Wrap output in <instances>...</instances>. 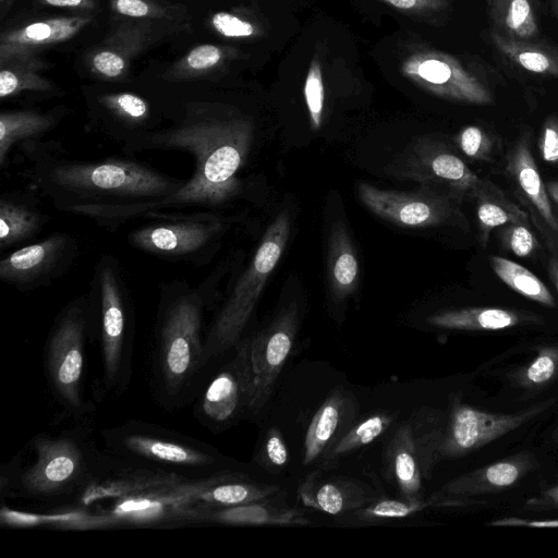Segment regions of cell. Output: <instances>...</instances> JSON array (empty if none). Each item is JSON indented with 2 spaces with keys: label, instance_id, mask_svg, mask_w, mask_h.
Wrapping results in <instances>:
<instances>
[{
  "label": "cell",
  "instance_id": "obj_1",
  "mask_svg": "<svg viewBox=\"0 0 558 558\" xmlns=\"http://www.w3.org/2000/svg\"><path fill=\"white\" fill-rule=\"evenodd\" d=\"M26 180L52 206L117 231L130 220L161 211L187 179L168 175L141 160L74 158L59 142L34 141L19 146Z\"/></svg>",
  "mask_w": 558,
  "mask_h": 558
},
{
  "label": "cell",
  "instance_id": "obj_2",
  "mask_svg": "<svg viewBox=\"0 0 558 558\" xmlns=\"http://www.w3.org/2000/svg\"><path fill=\"white\" fill-rule=\"evenodd\" d=\"M255 135L251 118L215 105L189 104L172 125L160 128L122 149L126 155L180 150L193 158L185 185L161 211H222L244 191L241 172Z\"/></svg>",
  "mask_w": 558,
  "mask_h": 558
},
{
  "label": "cell",
  "instance_id": "obj_3",
  "mask_svg": "<svg viewBox=\"0 0 558 558\" xmlns=\"http://www.w3.org/2000/svg\"><path fill=\"white\" fill-rule=\"evenodd\" d=\"M210 307L199 284L175 279L160 286L154 367L166 401L183 398L203 371L205 312Z\"/></svg>",
  "mask_w": 558,
  "mask_h": 558
},
{
  "label": "cell",
  "instance_id": "obj_4",
  "mask_svg": "<svg viewBox=\"0 0 558 558\" xmlns=\"http://www.w3.org/2000/svg\"><path fill=\"white\" fill-rule=\"evenodd\" d=\"M290 234V216L281 211L266 228L244 270L220 301L206 329L203 369L240 342L266 282L278 265Z\"/></svg>",
  "mask_w": 558,
  "mask_h": 558
},
{
  "label": "cell",
  "instance_id": "obj_5",
  "mask_svg": "<svg viewBox=\"0 0 558 558\" xmlns=\"http://www.w3.org/2000/svg\"><path fill=\"white\" fill-rule=\"evenodd\" d=\"M94 326L99 331L104 386L122 392L131 377L135 312L120 260L110 254L100 256L89 284Z\"/></svg>",
  "mask_w": 558,
  "mask_h": 558
},
{
  "label": "cell",
  "instance_id": "obj_6",
  "mask_svg": "<svg viewBox=\"0 0 558 558\" xmlns=\"http://www.w3.org/2000/svg\"><path fill=\"white\" fill-rule=\"evenodd\" d=\"M29 447L35 461L16 469L2 485L9 494L36 500H53L76 495L89 482L101 461L80 434L38 435Z\"/></svg>",
  "mask_w": 558,
  "mask_h": 558
},
{
  "label": "cell",
  "instance_id": "obj_7",
  "mask_svg": "<svg viewBox=\"0 0 558 558\" xmlns=\"http://www.w3.org/2000/svg\"><path fill=\"white\" fill-rule=\"evenodd\" d=\"M147 221L126 234V242L137 251L170 263L195 267L208 264L232 225L222 211H154Z\"/></svg>",
  "mask_w": 558,
  "mask_h": 558
},
{
  "label": "cell",
  "instance_id": "obj_8",
  "mask_svg": "<svg viewBox=\"0 0 558 558\" xmlns=\"http://www.w3.org/2000/svg\"><path fill=\"white\" fill-rule=\"evenodd\" d=\"M101 437L110 454L124 462L189 475L220 472V457L209 446L159 426L132 421L102 430Z\"/></svg>",
  "mask_w": 558,
  "mask_h": 558
},
{
  "label": "cell",
  "instance_id": "obj_9",
  "mask_svg": "<svg viewBox=\"0 0 558 558\" xmlns=\"http://www.w3.org/2000/svg\"><path fill=\"white\" fill-rule=\"evenodd\" d=\"M94 327L88 293L69 301L58 313L46 345V371L51 389L59 402L72 413L84 409L83 377L85 343Z\"/></svg>",
  "mask_w": 558,
  "mask_h": 558
},
{
  "label": "cell",
  "instance_id": "obj_10",
  "mask_svg": "<svg viewBox=\"0 0 558 558\" xmlns=\"http://www.w3.org/2000/svg\"><path fill=\"white\" fill-rule=\"evenodd\" d=\"M397 180L414 181L473 201L493 187L477 175L445 142L430 136L413 140L384 170Z\"/></svg>",
  "mask_w": 558,
  "mask_h": 558
},
{
  "label": "cell",
  "instance_id": "obj_11",
  "mask_svg": "<svg viewBox=\"0 0 558 558\" xmlns=\"http://www.w3.org/2000/svg\"><path fill=\"white\" fill-rule=\"evenodd\" d=\"M223 471L208 475H186L92 511L104 515L108 527L199 522L197 499Z\"/></svg>",
  "mask_w": 558,
  "mask_h": 558
},
{
  "label": "cell",
  "instance_id": "obj_12",
  "mask_svg": "<svg viewBox=\"0 0 558 558\" xmlns=\"http://www.w3.org/2000/svg\"><path fill=\"white\" fill-rule=\"evenodd\" d=\"M357 194L369 211L397 226H451L469 230V222L462 210L463 201L438 187L420 184L417 190L404 192L361 182Z\"/></svg>",
  "mask_w": 558,
  "mask_h": 558
},
{
  "label": "cell",
  "instance_id": "obj_13",
  "mask_svg": "<svg viewBox=\"0 0 558 558\" xmlns=\"http://www.w3.org/2000/svg\"><path fill=\"white\" fill-rule=\"evenodd\" d=\"M401 72L421 88L450 101L476 106L494 102L486 75L444 51L413 53L402 62Z\"/></svg>",
  "mask_w": 558,
  "mask_h": 558
},
{
  "label": "cell",
  "instance_id": "obj_14",
  "mask_svg": "<svg viewBox=\"0 0 558 558\" xmlns=\"http://www.w3.org/2000/svg\"><path fill=\"white\" fill-rule=\"evenodd\" d=\"M442 432L438 418L415 417L402 424L391 438L387 466L403 498H422L423 480L428 478L439 461Z\"/></svg>",
  "mask_w": 558,
  "mask_h": 558
},
{
  "label": "cell",
  "instance_id": "obj_15",
  "mask_svg": "<svg viewBox=\"0 0 558 558\" xmlns=\"http://www.w3.org/2000/svg\"><path fill=\"white\" fill-rule=\"evenodd\" d=\"M556 402L546 399L518 413H492L454 402L444 426L439 460L469 454L534 420Z\"/></svg>",
  "mask_w": 558,
  "mask_h": 558
},
{
  "label": "cell",
  "instance_id": "obj_16",
  "mask_svg": "<svg viewBox=\"0 0 558 558\" xmlns=\"http://www.w3.org/2000/svg\"><path fill=\"white\" fill-rule=\"evenodd\" d=\"M80 253L78 241L66 232L46 238L11 251L0 260V280L21 292L52 284L74 264Z\"/></svg>",
  "mask_w": 558,
  "mask_h": 558
},
{
  "label": "cell",
  "instance_id": "obj_17",
  "mask_svg": "<svg viewBox=\"0 0 558 558\" xmlns=\"http://www.w3.org/2000/svg\"><path fill=\"white\" fill-rule=\"evenodd\" d=\"M531 131L521 128L506 156L505 172L514 197L541 234L551 256L558 258V217L532 154Z\"/></svg>",
  "mask_w": 558,
  "mask_h": 558
},
{
  "label": "cell",
  "instance_id": "obj_18",
  "mask_svg": "<svg viewBox=\"0 0 558 558\" xmlns=\"http://www.w3.org/2000/svg\"><path fill=\"white\" fill-rule=\"evenodd\" d=\"M252 387L250 339L246 337L234 347L233 356L201 392L195 405L198 421L213 430L227 426L243 410H248Z\"/></svg>",
  "mask_w": 558,
  "mask_h": 558
},
{
  "label": "cell",
  "instance_id": "obj_19",
  "mask_svg": "<svg viewBox=\"0 0 558 558\" xmlns=\"http://www.w3.org/2000/svg\"><path fill=\"white\" fill-rule=\"evenodd\" d=\"M298 327L299 310L291 303L267 327L248 337L253 373L250 412L258 413L269 401L292 351Z\"/></svg>",
  "mask_w": 558,
  "mask_h": 558
},
{
  "label": "cell",
  "instance_id": "obj_20",
  "mask_svg": "<svg viewBox=\"0 0 558 558\" xmlns=\"http://www.w3.org/2000/svg\"><path fill=\"white\" fill-rule=\"evenodd\" d=\"M94 128L121 148L158 130L147 99L131 92L100 94L95 98Z\"/></svg>",
  "mask_w": 558,
  "mask_h": 558
},
{
  "label": "cell",
  "instance_id": "obj_21",
  "mask_svg": "<svg viewBox=\"0 0 558 558\" xmlns=\"http://www.w3.org/2000/svg\"><path fill=\"white\" fill-rule=\"evenodd\" d=\"M92 20L90 15L57 16L8 29L0 36V64L37 59L39 51L73 38Z\"/></svg>",
  "mask_w": 558,
  "mask_h": 558
},
{
  "label": "cell",
  "instance_id": "obj_22",
  "mask_svg": "<svg viewBox=\"0 0 558 558\" xmlns=\"http://www.w3.org/2000/svg\"><path fill=\"white\" fill-rule=\"evenodd\" d=\"M123 22L94 50L88 59L90 70L102 80H120L125 76L131 60L156 36L159 20Z\"/></svg>",
  "mask_w": 558,
  "mask_h": 558
},
{
  "label": "cell",
  "instance_id": "obj_23",
  "mask_svg": "<svg viewBox=\"0 0 558 558\" xmlns=\"http://www.w3.org/2000/svg\"><path fill=\"white\" fill-rule=\"evenodd\" d=\"M529 452H519L494 463L462 474L441 486L436 494L471 499L472 497L498 493L518 484L535 466Z\"/></svg>",
  "mask_w": 558,
  "mask_h": 558
},
{
  "label": "cell",
  "instance_id": "obj_24",
  "mask_svg": "<svg viewBox=\"0 0 558 558\" xmlns=\"http://www.w3.org/2000/svg\"><path fill=\"white\" fill-rule=\"evenodd\" d=\"M51 217L35 193L7 191L0 195V250L2 253L28 243L44 230Z\"/></svg>",
  "mask_w": 558,
  "mask_h": 558
},
{
  "label": "cell",
  "instance_id": "obj_25",
  "mask_svg": "<svg viewBox=\"0 0 558 558\" xmlns=\"http://www.w3.org/2000/svg\"><path fill=\"white\" fill-rule=\"evenodd\" d=\"M426 322L434 327L460 331H496L542 324L534 313L513 308L480 306L446 310L432 314Z\"/></svg>",
  "mask_w": 558,
  "mask_h": 558
},
{
  "label": "cell",
  "instance_id": "obj_26",
  "mask_svg": "<svg viewBox=\"0 0 558 558\" xmlns=\"http://www.w3.org/2000/svg\"><path fill=\"white\" fill-rule=\"evenodd\" d=\"M65 114L63 108L50 111L35 109L3 110L0 113V168L9 167L15 147L39 141L52 131Z\"/></svg>",
  "mask_w": 558,
  "mask_h": 558
},
{
  "label": "cell",
  "instance_id": "obj_27",
  "mask_svg": "<svg viewBox=\"0 0 558 558\" xmlns=\"http://www.w3.org/2000/svg\"><path fill=\"white\" fill-rule=\"evenodd\" d=\"M279 489L278 485L256 482L242 473L225 470L197 499L199 522H204L205 514L211 510L269 499Z\"/></svg>",
  "mask_w": 558,
  "mask_h": 558
},
{
  "label": "cell",
  "instance_id": "obj_28",
  "mask_svg": "<svg viewBox=\"0 0 558 558\" xmlns=\"http://www.w3.org/2000/svg\"><path fill=\"white\" fill-rule=\"evenodd\" d=\"M299 496L306 507L332 515L352 512L373 500L353 482L322 481L315 476H310L301 485Z\"/></svg>",
  "mask_w": 558,
  "mask_h": 558
},
{
  "label": "cell",
  "instance_id": "obj_29",
  "mask_svg": "<svg viewBox=\"0 0 558 558\" xmlns=\"http://www.w3.org/2000/svg\"><path fill=\"white\" fill-rule=\"evenodd\" d=\"M328 284L335 301L353 294L359 284L360 267L351 236L345 225L332 223L328 240Z\"/></svg>",
  "mask_w": 558,
  "mask_h": 558
},
{
  "label": "cell",
  "instance_id": "obj_30",
  "mask_svg": "<svg viewBox=\"0 0 558 558\" xmlns=\"http://www.w3.org/2000/svg\"><path fill=\"white\" fill-rule=\"evenodd\" d=\"M492 44L509 64L526 73L558 78V47L534 40L509 38L490 31Z\"/></svg>",
  "mask_w": 558,
  "mask_h": 558
},
{
  "label": "cell",
  "instance_id": "obj_31",
  "mask_svg": "<svg viewBox=\"0 0 558 558\" xmlns=\"http://www.w3.org/2000/svg\"><path fill=\"white\" fill-rule=\"evenodd\" d=\"M265 500L216 509L207 512L204 522L228 525H307L311 521L295 508L272 505Z\"/></svg>",
  "mask_w": 558,
  "mask_h": 558
},
{
  "label": "cell",
  "instance_id": "obj_32",
  "mask_svg": "<svg viewBox=\"0 0 558 558\" xmlns=\"http://www.w3.org/2000/svg\"><path fill=\"white\" fill-rule=\"evenodd\" d=\"M486 10L492 32L522 40L541 35L533 0H486Z\"/></svg>",
  "mask_w": 558,
  "mask_h": 558
},
{
  "label": "cell",
  "instance_id": "obj_33",
  "mask_svg": "<svg viewBox=\"0 0 558 558\" xmlns=\"http://www.w3.org/2000/svg\"><path fill=\"white\" fill-rule=\"evenodd\" d=\"M475 206L477 241L483 248L495 229L514 222L531 225L526 210L507 197L496 184L475 199Z\"/></svg>",
  "mask_w": 558,
  "mask_h": 558
},
{
  "label": "cell",
  "instance_id": "obj_34",
  "mask_svg": "<svg viewBox=\"0 0 558 558\" xmlns=\"http://www.w3.org/2000/svg\"><path fill=\"white\" fill-rule=\"evenodd\" d=\"M348 399L337 390L318 408L308 424L304 439L303 463H314L322 458L340 426Z\"/></svg>",
  "mask_w": 558,
  "mask_h": 558
},
{
  "label": "cell",
  "instance_id": "obj_35",
  "mask_svg": "<svg viewBox=\"0 0 558 558\" xmlns=\"http://www.w3.org/2000/svg\"><path fill=\"white\" fill-rule=\"evenodd\" d=\"M43 69L45 63L38 58L0 64V98L9 99L24 92H54V84L38 73Z\"/></svg>",
  "mask_w": 558,
  "mask_h": 558
},
{
  "label": "cell",
  "instance_id": "obj_36",
  "mask_svg": "<svg viewBox=\"0 0 558 558\" xmlns=\"http://www.w3.org/2000/svg\"><path fill=\"white\" fill-rule=\"evenodd\" d=\"M489 263L495 275L514 292L544 306H557L546 284L524 266L496 255L490 256Z\"/></svg>",
  "mask_w": 558,
  "mask_h": 558
},
{
  "label": "cell",
  "instance_id": "obj_37",
  "mask_svg": "<svg viewBox=\"0 0 558 558\" xmlns=\"http://www.w3.org/2000/svg\"><path fill=\"white\" fill-rule=\"evenodd\" d=\"M392 421L393 416L386 412H378L362 420L328 448L322 457V466H331L341 457L372 444L386 432Z\"/></svg>",
  "mask_w": 558,
  "mask_h": 558
},
{
  "label": "cell",
  "instance_id": "obj_38",
  "mask_svg": "<svg viewBox=\"0 0 558 558\" xmlns=\"http://www.w3.org/2000/svg\"><path fill=\"white\" fill-rule=\"evenodd\" d=\"M429 507H444V502L436 494L428 499H377L351 513L360 521H377L407 518Z\"/></svg>",
  "mask_w": 558,
  "mask_h": 558
},
{
  "label": "cell",
  "instance_id": "obj_39",
  "mask_svg": "<svg viewBox=\"0 0 558 558\" xmlns=\"http://www.w3.org/2000/svg\"><path fill=\"white\" fill-rule=\"evenodd\" d=\"M512 381L526 390H539L558 378V345H544L525 365L511 375Z\"/></svg>",
  "mask_w": 558,
  "mask_h": 558
},
{
  "label": "cell",
  "instance_id": "obj_40",
  "mask_svg": "<svg viewBox=\"0 0 558 558\" xmlns=\"http://www.w3.org/2000/svg\"><path fill=\"white\" fill-rule=\"evenodd\" d=\"M457 148L468 158L488 162L493 159L496 141L494 135L480 125H466L453 137Z\"/></svg>",
  "mask_w": 558,
  "mask_h": 558
},
{
  "label": "cell",
  "instance_id": "obj_41",
  "mask_svg": "<svg viewBox=\"0 0 558 558\" xmlns=\"http://www.w3.org/2000/svg\"><path fill=\"white\" fill-rule=\"evenodd\" d=\"M225 50L213 44H202L190 50L177 64L180 77L199 76L219 65L225 59Z\"/></svg>",
  "mask_w": 558,
  "mask_h": 558
},
{
  "label": "cell",
  "instance_id": "obj_42",
  "mask_svg": "<svg viewBox=\"0 0 558 558\" xmlns=\"http://www.w3.org/2000/svg\"><path fill=\"white\" fill-rule=\"evenodd\" d=\"M304 99L308 111L310 123L312 129L318 130L322 124L324 105H325V87L320 62L314 57L308 66L305 77Z\"/></svg>",
  "mask_w": 558,
  "mask_h": 558
},
{
  "label": "cell",
  "instance_id": "obj_43",
  "mask_svg": "<svg viewBox=\"0 0 558 558\" xmlns=\"http://www.w3.org/2000/svg\"><path fill=\"white\" fill-rule=\"evenodd\" d=\"M531 225L514 222L499 228L498 239L502 250L518 257H529L539 247Z\"/></svg>",
  "mask_w": 558,
  "mask_h": 558
},
{
  "label": "cell",
  "instance_id": "obj_44",
  "mask_svg": "<svg viewBox=\"0 0 558 558\" xmlns=\"http://www.w3.org/2000/svg\"><path fill=\"white\" fill-rule=\"evenodd\" d=\"M110 3L116 13L131 19H174L173 8H167L154 0H110Z\"/></svg>",
  "mask_w": 558,
  "mask_h": 558
},
{
  "label": "cell",
  "instance_id": "obj_45",
  "mask_svg": "<svg viewBox=\"0 0 558 558\" xmlns=\"http://www.w3.org/2000/svg\"><path fill=\"white\" fill-rule=\"evenodd\" d=\"M210 24L218 34L227 38H248L256 34L254 24L230 12L213 14Z\"/></svg>",
  "mask_w": 558,
  "mask_h": 558
},
{
  "label": "cell",
  "instance_id": "obj_46",
  "mask_svg": "<svg viewBox=\"0 0 558 558\" xmlns=\"http://www.w3.org/2000/svg\"><path fill=\"white\" fill-rule=\"evenodd\" d=\"M537 148L542 159L551 165L558 163V113H551L543 122Z\"/></svg>",
  "mask_w": 558,
  "mask_h": 558
},
{
  "label": "cell",
  "instance_id": "obj_47",
  "mask_svg": "<svg viewBox=\"0 0 558 558\" xmlns=\"http://www.w3.org/2000/svg\"><path fill=\"white\" fill-rule=\"evenodd\" d=\"M262 459L267 465L274 468H283L288 463V448L277 428L268 430L262 449Z\"/></svg>",
  "mask_w": 558,
  "mask_h": 558
},
{
  "label": "cell",
  "instance_id": "obj_48",
  "mask_svg": "<svg viewBox=\"0 0 558 558\" xmlns=\"http://www.w3.org/2000/svg\"><path fill=\"white\" fill-rule=\"evenodd\" d=\"M404 12H437L449 7V0H379Z\"/></svg>",
  "mask_w": 558,
  "mask_h": 558
},
{
  "label": "cell",
  "instance_id": "obj_49",
  "mask_svg": "<svg viewBox=\"0 0 558 558\" xmlns=\"http://www.w3.org/2000/svg\"><path fill=\"white\" fill-rule=\"evenodd\" d=\"M525 507L531 509L558 508V482L527 499Z\"/></svg>",
  "mask_w": 558,
  "mask_h": 558
},
{
  "label": "cell",
  "instance_id": "obj_50",
  "mask_svg": "<svg viewBox=\"0 0 558 558\" xmlns=\"http://www.w3.org/2000/svg\"><path fill=\"white\" fill-rule=\"evenodd\" d=\"M494 526H529V527H558V519L526 520L517 517L502 518L487 523Z\"/></svg>",
  "mask_w": 558,
  "mask_h": 558
},
{
  "label": "cell",
  "instance_id": "obj_51",
  "mask_svg": "<svg viewBox=\"0 0 558 558\" xmlns=\"http://www.w3.org/2000/svg\"><path fill=\"white\" fill-rule=\"evenodd\" d=\"M43 3L57 8L66 9H93L94 0H40Z\"/></svg>",
  "mask_w": 558,
  "mask_h": 558
},
{
  "label": "cell",
  "instance_id": "obj_52",
  "mask_svg": "<svg viewBox=\"0 0 558 558\" xmlns=\"http://www.w3.org/2000/svg\"><path fill=\"white\" fill-rule=\"evenodd\" d=\"M547 270L551 282L554 283L557 292H558V258L549 255L547 262Z\"/></svg>",
  "mask_w": 558,
  "mask_h": 558
},
{
  "label": "cell",
  "instance_id": "obj_53",
  "mask_svg": "<svg viewBox=\"0 0 558 558\" xmlns=\"http://www.w3.org/2000/svg\"><path fill=\"white\" fill-rule=\"evenodd\" d=\"M545 186L553 205L558 209V179L545 181Z\"/></svg>",
  "mask_w": 558,
  "mask_h": 558
},
{
  "label": "cell",
  "instance_id": "obj_54",
  "mask_svg": "<svg viewBox=\"0 0 558 558\" xmlns=\"http://www.w3.org/2000/svg\"><path fill=\"white\" fill-rule=\"evenodd\" d=\"M550 10L553 14L558 17V0H550Z\"/></svg>",
  "mask_w": 558,
  "mask_h": 558
},
{
  "label": "cell",
  "instance_id": "obj_55",
  "mask_svg": "<svg viewBox=\"0 0 558 558\" xmlns=\"http://www.w3.org/2000/svg\"><path fill=\"white\" fill-rule=\"evenodd\" d=\"M556 438L558 439V428H557V432H556Z\"/></svg>",
  "mask_w": 558,
  "mask_h": 558
}]
</instances>
